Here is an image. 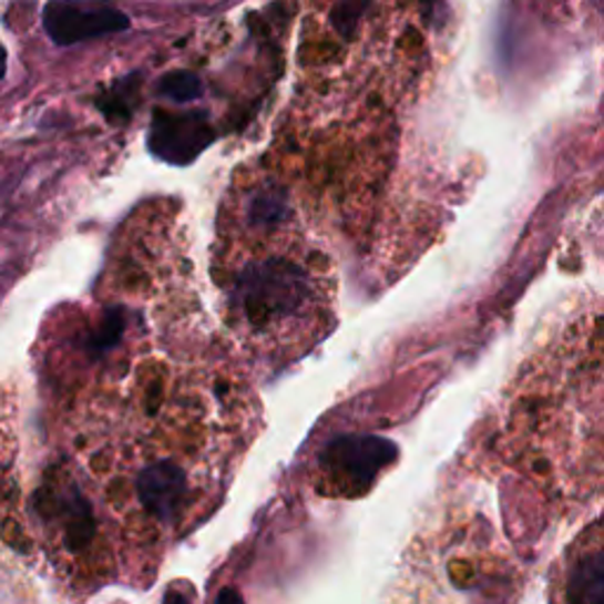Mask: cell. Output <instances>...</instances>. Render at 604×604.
Segmentation results:
<instances>
[{"label": "cell", "mask_w": 604, "mask_h": 604, "mask_svg": "<svg viewBox=\"0 0 604 604\" xmlns=\"http://www.w3.org/2000/svg\"><path fill=\"white\" fill-rule=\"evenodd\" d=\"M54 392L60 461L39 499L52 553L83 581L154 570L211 515L258 434L250 388L198 350L121 355Z\"/></svg>", "instance_id": "1"}, {"label": "cell", "mask_w": 604, "mask_h": 604, "mask_svg": "<svg viewBox=\"0 0 604 604\" xmlns=\"http://www.w3.org/2000/svg\"><path fill=\"white\" fill-rule=\"evenodd\" d=\"M43 29L58 45H76L131 29V17L106 0H50Z\"/></svg>", "instance_id": "4"}, {"label": "cell", "mask_w": 604, "mask_h": 604, "mask_svg": "<svg viewBox=\"0 0 604 604\" xmlns=\"http://www.w3.org/2000/svg\"><path fill=\"white\" fill-rule=\"evenodd\" d=\"M229 350L250 366L300 359L338 321V274L277 190H250L225 215L213 258Z\"/></svg>", "instance_id": "2"}, {"label": "cell", "mask_w": 604, "mask_h": 604, "mask_svg": "<svg viewBox=\"0 0 604 604\" xmlns=\"http://www.w3.org/2000/svg\"><path fill=\"white\" fill-rule=\"evenodd\" d=\"M553 604H604V520L591 524L564 551Z\"/></svg>", "instance_id": "3"}, {"label": "cell", "mask_w": 604, "mask_h": 604, "mask_svg": "<svg viewBox=\"0 0 604 604\" xmlns=\"http://www.w3.org/2000/svg\"><path fill=\"white\" fill-rule=\"evenodd\" d=\"M161 93L171 98L173 102H192L196 98H201V93H204V85H201V81L196 76H192V73L187 71H175L171 73V76H166L161 81Z\"/></svg>", "instance_id": "6"}, {"label": "cell", "mask_w": 604, "mask_h": 604, "mask_svg": "<svg viewBox=\"0 0 604 604\" xmlns=\"http://www.w3.org/2000/svg\"><path fill=\"white\" fill-rule=\"evenodd\" d=\"M211 125L204 112L166 114L158 112L152 123V152L173 163L192 161L211 142Z\"/></svg>", "instance_id": "5"}]
</instances>
